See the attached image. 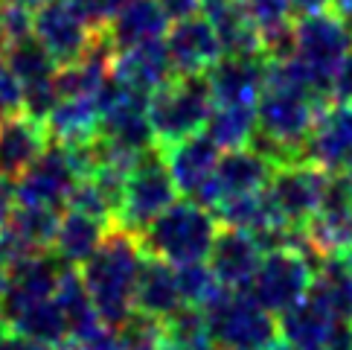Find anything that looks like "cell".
<instances>
[{
  "label": "cell",
  "instance_id": "obj_32",
  "mask_svg": "<svg viewBox=\"0 0 352 350\" xmlns=\"http://www.w3.org/2000/svg\"><path fill=\"white\" fill-rule=\"evenodd\" d=\"M58 222H61V214L56 207H27V205H18L9 219L12 228H18L35 248H41V251L53 248Z\"/></svg>",
  "mask_w": 352,
  "mask_h": 350
},
{
  "label": "cell",
  "instance_id": "obj_18",
  "mask_svg": "<svg viewBox=\"0 0 352 350\" xmlns=\"http://www.w3.org/2000/svg\"><path fill=\"white\" fill-rule=\"evenodd\" d=\"M50 146L47 126L38 120L21 114H12L0 120V175L18 181L41 152Z\"/></svg>",
  "mask_w": 352,
  "mask_h": 350
},
{
  "label": "cell",
  "instance_id": "obj_35",
  "mask_svg": "<svg viewBox=\"0 0 352 350\" xmlns=\"http://www.w3.org/2000/svg\"><path fill=\"white\" fill-rule=\"evenodd\" d=\"M35 251H41V248H35L27 236H23L18 228H12L9 222L0 228V266L6 271L15 269L18 262H23L27 257H32Z\"/></svg>",
  "mask_w": 352,
  "mask_h": 350
},
{
  "label": "cell",
  "instance_id": "obj_47",
  "mask_svg": "<svg viewBox=\"0 0 352 350\" xmlns=\"http://www.w3.org/2000/svg\"><path fill=\"white\" fill-rule=\"evenodd\" d=\"M6 47H9V35H6V30H3V27H0V59H3Z\"/></svg>",
  "mask_w": 352,
  "mask_h": 350
},
{
  "label": "cell",
  "instance_id": "obj_3",
  "mask_svg": "<svg viewBox=\"0 0 352 350\" xmlns=\"http://www.w3.org/2000/svg\"><path fill=\"white\" fill-rule=\"evenodd\" d=\"M320 260L323 257L311 251L309 243L303 240V231H300L292 245L262 254L245 292L271 316H283L285 309H292L309 295L314 269L320 266Z\"/></svg>",
  "mask_w": 352,
  "mask_h": 350
},
{
  "label": "cell",
  "instance_id": "obj_30",
  "mask_svg": "<svg viewBox=\"0 0 352 350\" xmlns=\"http://www.w3.org/2000/svg\"><path fill=\"white\" fill-rule=\"evenodd\" d=\"M163 342L166 350H219L207 333L204 312L195 307H181L163 321Z\"/></svg>",
  "mask_w": 352,
  "mask_h": 350
},
{
  "label": "cell",
  "instance_id": "obj_16",
  "mask_svg": "<svg viewBox=\"0 0 352 350\" xmlns=\"http://www.w3.org/2000/svg\"><path fill=\"white\" fill-rule=\"evenodd\" d=\"M111 76L122 88L134 94H152L160 85H166L172 76H178L172 68V59L166 53V44L160 41H146L129 50L111 56Z\"/></svg>",
  "mask_w": 352,
  "mask_h": 350
},
{
  "label": "cell",
  "instance_id": "obj_2",
  "mask_svg": "<svg viewBox=\"0 0 352 350\" xmlns=\"http://www.w3.org/2000/svg\"><path fill=\"white\" fill-rule=\"evenodd\" d=\"M219 234V219L195 205L192 198H175L163 214L148 222V228L137 236L148 257L166 260L169 266L207 260L212 240Z\"/></svg>",
  "mask_w": 352,
  "mask_h": 350
},
{
  "label": "cell",
  "instance_id": "obj_7",
  "mask_svg": "<svg viewBox=\"0 0 352 350\" xmlns=\"http://www.w3.org/2000/svg\"><path fill=\"white\" fill-rule=\"evenodd\" d=\"M329 178L332 175L318 164H311V161H292V164H280L274 169L265 193L274 207L280 210V216L292 228L303 231L318 216Z\"/></svg>",
  "mask_w": 352,
  "mask_h": 350
},
{
  "label": "cell",
  "instance_id": "obj_4",
  "mask_svg": "<svg viewBox=\"0 0 352 350\" xmlns=\"http://www.w3.org/2000/svg\"><path fill=\"white\" fill-rule=\"evenodd\" d=\"M212 111V96L204 76H172L148 94V126L155 146H172L190 134L204 132Z\"/></svg>",
  "mask_w": 352,
  "mask_h": 350
},
{
  "label": "cell",
  "instance_id": "obj_24",
  "mask_svg": "<svg viewBox=\"0 0 352 350\" xmlns=\"http://www.w3.org/2000/svg\"><path fill=\"white\" fill-rule=\"evenodd\" d=\"M99 105L94 96H61L44 120L53 143H85L99 134Z\"/></svg>",
  "mask_w": 352,
  "mask_h": 350
},
{
  "label": "cell",
  "instance_id": "obj_5",
  "mask_svg": "<svg viewBox=\"0 0 352 350\" xmlns=\"http://www.w3.org/2000/svg\"><path fill=\"white\" fill-rule=\"evenodd\" d=\"M207 333L219 350H265L280 339L276 316L262 309L248 292L219 289V295L201 307Z\"/></svg>",
  "mask_w": 352,
  "mask_h": 350
},
{
  "label": "cell",
  "instance_id": "obj_28",
  "mask_svg": "<svg viewBox=\"0 0 352 350\" xmlns=\"http://www.w3.org/2000/svg\"><path fill=\"white\" fill-rule=\"evenodd\" d=\"M6 327L12 333H21L32 342H41L47 347H53L56 342L67 339V327L65 318L56 307L53 298H44V301H32L27 307H21L18 312H12L6 318Z\"/></svg>",
  "mask_w": 352,
  "mask_h": 350
},
{
  "label": "cell",
  "instance_id": "obj_14",
  "mask_svg": "<svg viewBox=\"0 0 352 350\" xmlns=\"http://www.w3.org/2000/svg\"><path fill=\"white\" fill-rule=\"evenodd\" d=\"M262 254L265 251H262L259 243L248 231L219 225V234H216L212 248L207 254V266H210L212 274H216L221 289L245 292L250 278H254L256 266H259Z\"/></svg>",
  "mask_w": 352,
  "mask_h": 350
},
{
  "label": "cell",
  "instance_id": "obj_8",
  "mask_svg": "<svg viewBox=\"0 0 352 350\" xmlns=\"http://www.w3.org/2000/svg\"><path fill=\"white\" fill-rule=\"evenodd\" d=\"M32 35L53 56L56 68L79 61L99 39V32L73 9L70 0H41L32 12Z\"/></svg>",
  "mask_w": 352,
  "mask_h": 350
},
{
  "label": "cell",
  "instance_id": "obj_1",
  "mask_svg": "<svg viewBox=\"0 0 352 350\" xmlns=\"http://www.w3.org/2000/svg\"><path fill=\"white\" fill-rule=\"evenodd\" d=\"M143 262V245L120 225L108 228L102 245L79 269L82 283L105 327H122L134 312V286Z\"/></svg>",
  "mask_w": 352,
  "mask_h": 350
},
{
  "label": "cell",
  "instance_id": "obj_40",
  "mask_svg": "<svg viewBox=\"0 0 352 350\" xmlns=\"http://www.w3.org/2000/svg\"><path fill=\"white\" fill-rule=\"evenodd\" d=\"M15 207H18V202H15V181L0 175V228L12 219Z\"/></svg>",
  "mask_w": 352,
  "mask_h": 350
},
{
  "label": "cell",
  "instance_id": "obj_51",
  "mask_svg": "<svg viewBox=\"0 0 352 350\" xmlns=\"http://www.w3.org/2000/svg\"><path fill=\"white\" fill-rule=\"evenodd\" d=\"M6 330H9V327H6V318H3V316H0V336H3Z\"/></svg>",
  "mask_w": 352,
  "mask_h": 350
},
{
  "label": "cell",
  "instance_id": "obj_21",
  "mask_svg": "<svg viewBox=\"0 0 352 350\" xmlns=\"http://www.w3.org/2000/svg\"><path fill=\"white\" fill-rule=\"evenodd\" d=\"M181 307L184 304H181L178 280H175V266H169L166 260L148 257L143 251L140 274H137V286H134V312L155 321H166Z\"/></svg>",
  "mask_w": 352,
  "mask_h": 350
},
{
  "label": "cell",
  "instance_id": "obj_12",
  "mask_svg": "<svg viewBox=\"0 0 352 350\" xmlns=\"http://www.w3.org/2000/svg\"><path fill=\"white\" fill-rule=\"evenodd\" d=\"M163 44H166V53L178 76H204L224 56L219 35L204 15H192V18L169 23Z\"/></svg>",
  "mask_w": 352,
  "mask_h": 350
},
{
  "label": "cell",
  "instance_id": "obj_37",
  "mask_svg": "<svg viewBox=\"0 0 352 350\" xmlns=\"http://www.w3.org/2000/svg\"><path fill=\"white\" fill-rule=\"evenodd\" d=\"M23 111V85L0 59V120Z\"/></svg>",
  "mask_w": 352,
  "mask_h": 350
},
{
  "label": "cell",
  "instance_id": "obj_25",
  "mask_svg": "<svg viewBox=\"0 0 352 350\" xmlns=\"http://www.w3.org/2000/svg\"><path fill=\"white\" fill-rule=\"evenodd\" d=\"M309 295L320 307L329 309L341 324H352V271L344 254H332L320 260V266L314 269Z\"/></svg>",
  "mask_w": 352,
  "mask_h": 350
},
{
  "label": "cell",
  "instance_id": "obj_17",
  "mask_svg": "<svg viewBox=\"0 0 352 350\" xmlns=\"http://www.w3.org/2000/svg\"><path fill=\"white\" fill-rule=\"evenodd\" d=\"M306 161L329 175L344 172L352 161V105H329L318 117L306 143Z\"/></svg>",
  "mask_w": 352,
  "mask_h": 350
},
{
  "label": "cell",
  "instance_id": "obj_48",
  "mask_svg": "<svg viewBox=\"0 0 352 350\" xmlns=\"http://www.w3.org/2000/svg\"><path fill=\"white\" fill-rule=\"evenodd\" d=\"M3 289H6V269L0 266V295H3Z\"/></svg>",
  "mask_w": 352,
  "mask_h": 350
},
{
  "label": "cell",
  "instance_id": "obj_49",
  "mask_svg": "<svg viewBox=\"0 0 352 350\" xmlns=\"http://www.w3.org/2000/svg\"><path fill=\"white\" fill-rule=\"evenodd\" d=\"M341 175H346V178H349V181H352V161H349V164H346V167H344V172H341Z\"/></svg>",
  "mask_w": 352,
  "mask_h": 350
},
{
  "label": "cell",
  "instance_id": "obj_20",
  "mask_svg": "<svg viewBox=\"0 0 352 350\" xmlns=\"http://www.w3.org/2000/svg\"><path fill=\"white\" fill-rule=\"evenodd\" d=\"M166 30H169V18L163 15L157 0H129L99 35L111 47V53H120V50H129L146 41H160Z\"/></svg>",
  "mask_w": 352,
  "mask_h": 350
},
{
  "label": "cell",
  "instance_id": "obj_27",
  "mask_svg": "<svg viewBox=\"0 0 352 350\" xmlns=\"http://www.w3.org/2000/svg\"><path fill=\"white\" fill-rule=\"evenodd\" d=\"M204 134L224 152L250 146L256 134V105H212Z\"/></svg>",
  "mask_w": 352,
  "mask_h": 350
},
{
  "label": "cell",
  "instance_id": "obj_44",
  "mask_svg": "<svg viewBox=\"0 0 352 350\" xmlns=\"http://www.w3.org/2000/svg\"><path fill=\"white\" fill-rule=\"evenodd\" d=\"M335 3V15L344 21V27L352 32V0H332Z\"/></svg>",
  "mask_w": 352,
  "mask_h": 350
},
{
  "label": "cell",
  "instance_id": "obj_26",
  "mask_svg": "<svg viewBox=\"0 0 352 350\" xmlns=\"http://www.w3.org/2000/svg\"><path fill=\"white\" fill-rule=\"evenodd\" d=\"M53 301L61 312V318H65V327H67L70 339H85L87 333L102 324L96 316V309H94L91 295H87L85 283H82L79 269H65V274H61V280L56 286Z\"/></svg>",
  "mask_w": 352,
  "mask_h": 350
},
{
  "label": "cell",
  "instance_id": "obj_43",
  "mask_svg": "<svg viewBox=\"0 0 352 350\" xmlns=\"http://www.w3.org/2000/svg\"><path fill=\"white\" fill-rule=\"evenodd\" d=\"M329 3L332 0H288L294 18H306V15H314V12H326Z\"/></svg>",
  "mask_w": 352,
  "mask_h": 350
},
{
  "label": "cell",
  "instance_id": "obj_22",
  "mask_svg": "<svg viewBox=\"0 0 352 350\" xmlns=\"http://www.w3.org/2000/svg\"><path fill=\"white\" fill-rule=\"evenodd\" d=\"M338 324L341 321L326 307H320L311 295H306L303 301H297L292 309H285L276 318L280 339L297 350H329Z\"/></svg>",
  "mask_w": 352,
  "mask_h": 350
},
{
  "label": "cell",
  "instance_id": "obj_23",
  "mask_svg": "<svg viewBox=\"0 0 352 350\" xmlns=\"http://www.w3.org/2000/svg\"><path fill=\"white\" fill-rule=\"evenodd\" d=\"M108 228H114V225H105L99 219L76 214V210H67L58 222V231H56V240L50 251L65 262L67 269H82L94 257L96 248L102 245Z\"/></svg>",
  "mask_w": 352,
  "mask_h": 350
},
{
  "label": "cell",
  "instance_id": "obj_50",
  "mask_svg": "<svg viewBox=\"0 0 352 350\" xmlns=\"http://www.w3.org/2000/svg\"><path fill=\"white\" fill-rule=\"evenodd\" d=\"M344 260H346V266H349V271H352V248H349V251L344 254Z\"/></svg>",
  "mask_w": 352,
  "mask_h": 350
},
{
  "label": "cell",
  "instance_id": "obj_11",
  "mask_svg": "<svg viewBox=\"0 0 352 350\" xmlns=\"http://www.w3.org/2000/svg\"><path fill=\"white\" fill-rule=\"evenodd\" d=\"M265 76H268L265 53L221 56L204 73L212 105H256L262 88H265Z\"/></svg>",
  "mask_w": 352,
  "mask_h": 350
},
{
  "label": "cell",
  "instance_id": "obj_10",
  "mask_svg": "<svg viewBox=\"0 0 352 350\" xmlns=\"http://www.w3.org/2000/svg\"><path fill=\"white\" fill-rule=\"evenodd\" d=\"M82 178L73 169L70 158L61 143H53L41 152V158L15 181V202L27 207H65L67 198Z\"/></svg>",
  "mask_w": 352,
  "mask_h": 350
},
{
  "label": "cell",
  "instance_id": "obj_9",
  "mask_svg": "<svg viewBox=\"0 0 352 350\" xmlns=\"http://www.w3.org/2000/svg\"><path fill=\"white\" fill-rule=\"evenodd\" d=\"M352 50V32L335 12H314L306 18H294V59L329 85L332 70Z\"/></svg>",
  "mask_w": 352,
  "mask_h": 350
},
{
  "label": "cell",
  "instance_id": "obj_52",
  "mask_svg": "<svg viewBox=\"0 0 352 350\" xmlns=\"http://www.w3.org/2000/svg\"><path fill=\"white\" fill-rule=\"evenodd\" d=\"M0 3H12V0H0Z\"/></svg>",
  "mask_w": 352,
  "mask_h": 350
},
{
  "label": "cell",
  "instance_id": "obj_39",
  "mask_svg": "<svg viewBox=\"0 0 352 350\" xmlns=\"http://www.w3.org/2000/svg\"><path fill=\"white\" fill-rule=\"evenodd\" d=\"M157 6L163 9V15L169 18V23L198 15V0H157Z\"/></svg>",
  "mask_w": 352,
  "mask_h": 350
},
{
  "label": "cell",
  "instance_id": "obj_15",
  "mask_svg": "<svg viewBox=\"0 0 352 350\" xmlns=\"http://www.w3.org/2000/svg\"><path fill=\"white\" fill-rule=\"evenodd\" d=\"M160 155H163V164H166V169L172 175L175 190L184 193L186 198H192L201 187L212 178L216 164L221 158V149L212 143L204 132H198V134L184 137L178 143H172V146H163Z\"/></svg>",
  "mask_w": 352,
  "mask_h": 350
},
{
  "label": "cell",
  "instance_id": "obj_34",
  "mask_svg": "<svg viewBox=\"0 0 352 350\" xmlns=\"http://www.w3.org/2000/svg\"><path fill=\"white\" fill-rule=\"evenodd\" d=\"M58 91H56V79H38V82H30L23 85V114L44 123L50 117V111L56 108L58 103Z\"/></svg>",
  "mask_w": 352,
  "mask_h": 350
},
{
  "label": "cell",
  "instance_id": "obj_41",
  "mask_svg": "<svg viewBox=\"0 0 352 350\" xmlns=\"http://www.w3.org/2000/svg\"><path fill=\"white\" fill-rule=\"evenodd\" d=\"M0 350H50V347L41 344V342H32V339H27V336H21V333L6 330L3 336H0Z\"/></svg>",
  "mask_w": 352,
  "mask_h": 350
},
{
  "label": "cell",
  "instance_id": "obj_45",
  "mask_svg": "<svg viewBox=\"0 0 352 350\" xmlns=\"http://www.w3.org/2000/svg\"><path fill=\"white\" fill-rule=\"evenodd\" d=\"M50 350H85V344H82V342H76V339H70V336H67V339L56 342V344L50 347Z\"/></svg>",
  "mask_w": 352,
  "mask_h": 350
},
{
  "label": "cell",
  "instance_id": "obj_42",
  "mask_svg": "<svg viewBox=\"0 0 352 350\" xmlns=\"http://www.w3.org/2000/svg\"><path fill=\"white\" fill-rule=\"evenodd\" d=\"M236 3H239V0H198V12L207 21H216V18L224 15V12H230Z\"/></svg>",
  "mask_w": 352,
  "mask_h": 350
},
{
  "label": "cell",
  "instance_id": "obj_33",
  "mask_svg": "<svg viewBox=\"0 0 352 350\" xmlns=\"http://www.w3.org/2000/svg\"><path fill=\"white\" fill-rule=\"evenodd\" d=\"M120 350H166L163 342V321H155L140 312H131V318L117 327Z\"/></svg>",
  "mask_w": 352,
  "mask_h": 350
},
{
  "label": "cell",
  "instance_id": "obj_46",
  "mask_svg": "<svg viewBox=\"0 0 352 350\" xmlns=\"http://www.w3.org/2000/svg\"><path fill=\"white\" fill-rule=\"evenodd\" d=\"M265 350H297V347H292V344H288V342H283V339H274Z\"/></svg>",
  "mask_w": 352,
  "mask_h": 350
},
{
  "label": "cell",
  "instance_id": "obj_29",
  "mask_svg": "<svg viewBox=\"0 0 352 350\" xmlns=\"http://www.w3.org/2000/svg\"><path fill=\"white\" fill-rule=\"evenodd\" d=\"M3 61H6V68L21 79V85L50 79V76H56V70H58L53 56H50L47 50L38 44V39H35L32 32L23 35V39L9 41L6 53H3Z\"/></svg>",
  "mask_w": 352,
  "mask_h": 350
},
{
  "label": "cell",
  "instance_id": "obj_31",
  "mask_svg": "<svg viewBox=\"0 0 352 350\" xmlns=\"http://www.w3.org/2000/svg\"><path fill=\"white\" fill-rule=\"evenodd\" d=\"M175 280H178L181 304L184 307H195V309H201L207 301H212V298L219 295V289H221L216 274H212L210 266H207V260L175 266Z\"/></svg>",
  "mask_w": 352,
  "mask_h": 350
},
{
  "label": "cell",
  "instance_id": "obj_13",
  "mask_svg": "<svg viewBox=\"0 0 352 350\" xmlns=\"http://www.w3.org/2000/svg\"><path fill=\"white\" fill-rule=\"evenodd\" d=\"M65 262L53 251H35L15 269L6 271V289L0 295V316L9 318L12 312L27 307L32 301H44V298L56 295V286L65 274Z\"/></svg>",
  "mask_w": 352,
  "mask_h": 350
},
{
  "label": "cell",
  "instance_id": "obj_6",
  "mask_svg": "<svg viewBox=\"0 0 352 350\" xmlns=\"http://www.w3.org/2000/svg\"><path fill=\"white\" fill-rule=\"evenodd\" d=\"M175 198H178V190H175L166 164H163L160 149L155 146L140 155V161H137L134 169L129 172V178H125L117 225L129 234L140 236L148 228V222H155Z\"/></svg>",
  "mask_w": 352,
  "mask_h": 350
},
{
  "label": "cell",
  "instance_id": "obj_19",
  "mask_svg": "<svg viewBox=\"0 0 352 350\" xmlns=\"http://www.w3.org/2000/svg\"><path fill=\"white\" fill-rule=\"evenodd\" d=\"M276 164L262 152H256L254 146L245 149H230L224 152L212 172V187H216L219 205L230 196H250V193H262L271 181Z\"/></svg>",
  "mask_w": 352,
  "mask_h": 350
},
{
  "label": "cell",
  "instance_id": "obj_36",
  "mask_svg": "<svg viewBox=\"0 0 352 350\" xmlns=\"http://www.w3.org/2000/svg\"><path fill=\"white\" fill-rule=\"evenodd\" d=\"M70 3L96 32H102L129 0H70Z\"/></svg>",
  "mask_w": 352,
  "mask_h": 350
},
{
  "label": "cell",
  "instance_id": "obj_38",
  "mask_svg": "<svg viewBox=\"0 0 352 350\" xmlns=\"http://www.w3.org/2000/svg\"><path fill=\"white\" fill-rule=\"evenodd\" d=\"M329 99L335 105H352V50L338 61L329 79Z\"/></svg>",
  "mask_w": 352,
  "mask_h": 350
}]
</instances>
